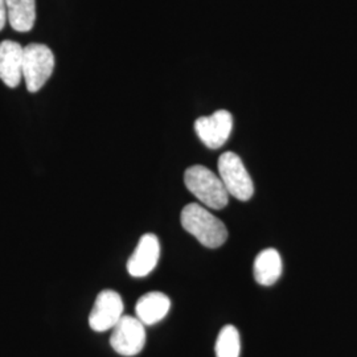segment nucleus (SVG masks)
I'll list each match as a JSON object with an SVG mask.
<instances>
[{
	"label": "nucleus",
	"instance_id": "2",
	"mask_svg": "<svg viewBox=\"0 0 357 357\" xmlns=\"http://www.w3.org/2000/svg\"><path fill=\"white\" fill-rule=\"evenodd\" d=\"M185 187L203 204L212 209H222L228 205L229 193L213 171L204 166L190 167L184 174Z\"/></svg>",
	"mask_w": 357,
	"mask_h": 357
},
{
	"label": "nucleus",
	"instance_id": "9",
	"mask_svg": "<svg viewBox=\"0 0 357 357\" xmlns=\"http://www.w3.org/2000/svg\"><path fill=\"white\" fill-rule=\"evenodd\" d=\"M24 48L11 40L0 43V79L8 88H17L23 78Z\"/></svg>",
	"mask_w": 357,
	"mask_h": 357
},
{
	"label": "nucleus",
	"instance_id": "6",
	"mask_svg": "<svg viewBox=\"0 0 357 357\" xmlns=\"http://www.w3.org/2000/svg\"><path fill=\"white\" fill-rule=\"evenodd\" d=\"M123 301L114 290H103L98 294L90 311L89 326L93 331L113 330L123 317Z\"/></svg>",
	"mask_w": 357,
	"mask_h": 357
},
{
	"label": "nucleus",
	"instance_id": "8",
	"mask_svg": "<svg viewBox=\"0 0 357 357\" xmlns=\"http://www.w3.org/2000/svg\"><path fill=\"white\" fill-rule=\"evenodd\" d=\"M160 257L159 238L153 233L143 234L128 261V274L134 278L149 275L156 268Z\"/></svg>",
	"mask_w": 357,
	"mask_h": 357
},
{
	"label": "nucleus",
	"instance_id": "7",
	"mask_svg": "<svg viewBox=\"0 0 357 357\" xmlns=\"http://www.w3.org/2000/svg\"><path fill=\"white\" fill-rule=\"evenodd\" d=\"M195 130L208 149L217 150L229 139L233 116L227 110H218L209 116H200L195 122Z\"/></svg>",
	"mask_w": 357,
	"mask_h": 357
},
{
	"label": "nucleus",
	"instance_id": "14",
	"mask_svg": "<svg viewBox=\"0 0 357 357\" xmlns=\"http://www.w3.org/2000/svg\"><path fill=\"white\" fill-rule=\"evenodd\" d=\"M7 23V6L6 0H0V31L4 28Z\"/></svg>",
	"mask_w": 357,
	"mask_h": 357
},
{
	"label": "nucleus",
	"instance_id": "12",
	"mask_svg": "<svg viewBox=\"0 0 357 357\" xmlns=\"http://www.w3.org/2000/svg\"><path fill=\"white\" fill-rule=\"evenodd\" d=\"M7 22L17 32H29L36 20L35 0H6Z\"/></svg>",
	"mask_w": 357,
	"mask_h": 357
},
{
	"label": "nucleus",
	"instance_id": "5",
	"mask_svg": "<svg viewBox=\"0 0 357 357\" xmlns=\"http://www.w3.org/2000/svg\"><path fill=\"white\" fill-rule=\"evenodd\" d=\"M144 327L146 326L138 318L123 315L112 332V348L121 356H137L146 344Z\"/></svg>",
	"mask_w": 357,
	"mask_h": 357
},
{
	"label": "nucleus",
	"instance_id": "11",
	"mask_svg": "<svg viewBox=\"0 0 357 357\" xmlns=\"http://www.w3.org/2000/svg\"><path fill=\"white\" fill-rule=\"evenodd\" d=\"M282 259L275 249H265L257 255L255 261V278L261 286H271L280 280Z\"/></svg>",
	"mask_w": 357,
	"mask_h": 357
},
{
	"label": "nucleus",
	"instance_id": "13",
	"mask_svg": "<svg viewBox=\"0 0 357 357\" xmlns=\"http://www.w3.org/2000/svg\"><path fill=\"white\" fill-rule=\"evenodd\" d=\"M241 339L234 326H225L217 337L216 357H240Z\"/></svg>",
	"mask_w": 357,
	"mask_h": 357
},
{
	"label": "nucleus",
	"instance_id": "10",
	"mask_svg": "<svg viewBox=\"0 0 357 357\" xmlns=\"http://www.w3.org/2000/svg\"><path fill=\"white\" fill-rule=\"evenodd\" d=\"M169 308L171 301L166 294L153 291L139 298L135 305V314L144 326H153L166 318Z\"/></svg>",
	"mask_w": 357,
	"mask_h": 357
},
{
	"label": "nucleus",
	"instance_id": "3",
	"mask_svg": "<svg viewBox=\"0 0 357 357\" xmlns=\"http://www.w3.org/2000/svg\"><path fill=\"white\" fill-rule=\"evenodd\" d=\"M54 69V54L44 44H28L23 56V78L26 90L36 93L51 78Z\"/></svg>",
	"mask_w": 357,
	"mask_h": 357
},
{
	"label": "nucleus",
	"instance_id": "1",
	"mask_svg": "<svg viewBox=\"0 0 357 357\" xmlns=\"http://www.w3.org/2000/svg\"><path fill=\"white\" fill-rule=\"evenodd\" d=\"M180 221L184 229L209 249L220 248L228 238L225 224L196 203L184 206L180 215Z\"/></svg>",
	"mask_w": 357,
	"mask_h": 357
},
{
	"label": "nucleus",
	"instance_id": "4",
	"mask_svg": "<svg viewBox=\"0 0 357 357\" xmlns=\"http://www.w3.org/2000/svg\"><path fill=\"white\" fill-rule=\"evenodd\" d=\"M218 174L225 190L240 202H248L255 193V184L237 153H224L218 159Z\"/></svg>",
	"mask_w": 357,
	"mask_h": 357
}]
</instances>
